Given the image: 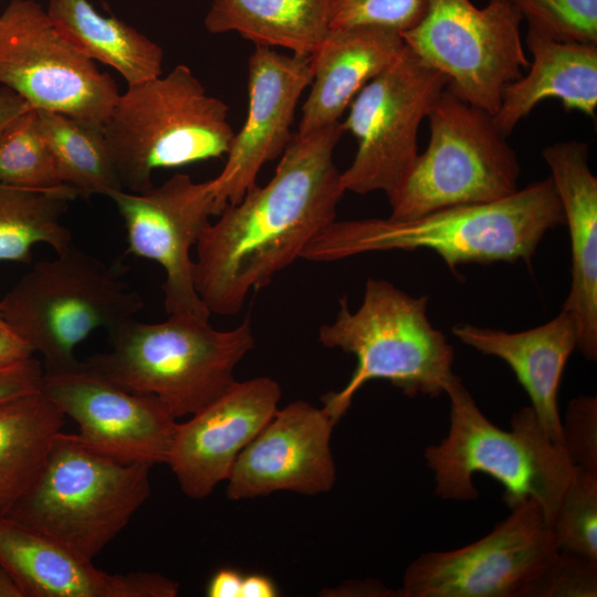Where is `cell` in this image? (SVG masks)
I'll use <instances>...</instances> for the list:
<instances>
[{
    "label": "cell",
    "mask_w": 597,
    "mask_h": 597,
    "mask_svg": "<svg viewBox=\"0 0 597 597\" xmlns=\"http://www.w3.org/2000/svg\"><path fill=\"white\" fill-rule=\"evenodd\" d=\"M549 527L558 552L597 561V472L574 468Z\"/></svg>",
    "instance_id": "30"
},
{
    "label": "cell",
    "mask_w": 597,
    "mask_h": 597,
    "mask_svg": "<svg viewBox=\"0 0 597 597\" xmlns=\"http://www.w3.org/2000/svg\"><path fill=\"white\" fill-rule=\"evenodd\" d=\"M311 55L283 54L255 46L248 62V114L234 134L221 172L212 178L221 211L239 202L256 182L261 168L283 154L303 92L312 82Z\"/></svg>",
    "instance_id": "16"
},
{
    "label": "cell",
    "mask_w": 597,
    "mask_h": 597,
    "mask_svg": "<svg viewBox=\"0 0 597 597\" xmlns=\"http://www.w3.org/2000/svg\"><path fill=\"white\" fill-rule=\"evenodd\" d=\"M42 392L78 426L77 441L122 463H167L177 418L157 397L129 391L85 362L44 371Z\"/></svg>",
    "instance_id": "15"
},
{
    "label": "cell",
    "mask_w": 597,
    "mask_h": 597,
    "mask_svg": "<svg viewBox=\"0 0 597 597\" xmlns=\"http://www.w3.org/2000/svg\"><path fill=\"white\" fill-rule=\"evenodd\" d=\"M0 185L40 191L67 186L55 172L34 108L0 132Z\"/></svg>",
    "instance_id": "29"
},
{
    "label": "cell",
    "mask_w": 597,
    "mask_h": 597,
    "mask_svg": "<svg viewBox=\"0 0 597 597\" xmlns=\"http://www.w3.org/2000/svg\"><path fill=\"white\" fill-rule=\"evenodd\" d=\"M77 196L70 186L40 191L0 185V262L30 263L39 243L55 253L69 248L72 233L62 217Z\"/></svg>",
    "instance_id": "27"
},
{
    "label": "cell",
    "mask_w": 597,
    "mask_h": 597,
    "mask_svg": "<svg viewBox=\"0 0 597 597\" xmlns=\"http://www.w3.org/2000/svg\"><path fill=\"white\" fill-rule=\"evenodd\" d=\"M107 333L109 350L85 363L129 391L157 397L176 418L227 391L237 365L255 345L248 317L229 331L182 315L159 323L132 318Z\"/></svg>",
    "instance_id": "5"
},
{
    "label": "cell",
    "mask_w": 597,
    "mask_h": 597,
    "mask_svg": "<svg viewBox=\"0 0 597 597\" xmlns=\"http://www.w3.org/2000/svg\"><path fill=\"white\" fill-rule=\"evenodd\" d=\"M0 84L35 109L103 128L119 91L73 46L34 0H11L0 14Z\"/></svg>",
    "instance_id": "12"
},
{
    "label": "cell",
    "mask_w": 597,
    "mask_h": 597,
    "mask_svg": "<svg viewBox=\"0 0 597 597\" xmlns=\"http://www.w3.org/2000/svg\"><path fill=\"white\" fill-rule=\"evenodd\" d=\"M451 331L463 344L484 355L495 356L512 368L527 392L544 431L561 447L559 383L565 365L578 344L573 316L562 310L549 322L516 333L472 324H457Z\"/></svg>",
    "instance_id": "21"
},
{
    "label": "cell",
    "mask_w": 597,
    "mask_h": 597,
    "mask_svg": "<svg viewBox=\"0 0 597 597\" xmlns=\"http://www.w3.org/2000/svg\"><path fill=\"white\" fill-rule=\"evenodd\" d=\"M39 126L60 181L80 196L109 197L124 190L116 172L103 128L64 114L36 109Z\"/></svg>",
    "instance_id": "28"
},
{
    "label": "cell",
    "mask_w": 597,
    "mask_h": 597,
    "mask_svg": "<svg viewBox=\"0 0 597 597\" xmlns=\"http://www.w3.org/2000/svg\"><path fill=\"white\" fill-rule=\"evenodd\" d=\"M4 317L44 360V371L76 366V347L144 307L121 271L73 243L34 263L0 300Z\"/></svg>",
    "instance_id": "7"
},
{
    "label": "cell",
    "mask_w": 597,
    "mask_h": 597,
    "mask_svg": "<svg viewBox=\"0 0 597 597\" xmlns=\"http://www.w3.org/2000/svg\"><path fill=\"white\" fill-rule=\"evenodd\" d=\"M243 576L233 568H220L209 579L208 597H240Z\"/></svg>",
    "instance_id": "37"
},
{
    "label": "cell",
    "mask_w": 597,
    "mask_h": 597,
    "mask_svg": "<svg viewBox=\"0 0 597 597\" xmlns=\"http://www.w3.org/2000/svg\"><path fill=\"white\" fill-rule=\"evenodd\" d=\"M342 122L295 133L273 177L228 205L196 243L195 285L211 314L239 313L252 290L269 285L336 220L346 192L334 150Z\"/></svg>",
    "instance_id": "1"
},
{
    "label": "cell",
    "mask_w": 597,
    "mask_h": 597,
    "mask_svg": "<svg viewBox=\"0 0 597 597\" xmlns=\"http://www.w3.org/2000/svg\"><path fill=\"white\" fill-rule=\"evenodd\" d=\"M150 468L94 453L61 431L39 478L6 516L94 559L149 498Z\"/></svg>",
    "instance_id": "8"
},
{
    "label": "cell",
    "mask_w": 597,
    "mask_h": 597,
    "mask_svg": "<svg viewBox=\"0 0 597 597\" xmlns=\"http://www.w3.org/2000/svg\"><path fill=\"white\" fill-rule=\"evenodd\" d=\"M0 563L23 597H175L179 584L161 574H111L93 559L22 523L0 516Z\"/></svg>",
    "instance_id": "19"
},
{
    "label": "cell",
    "mask_w": 597,
    "mask_h": 597,
    "mask_svg": "<svg viewBox=\"0 0 597 597\" xmlns=\"http://www.w3.org/2000/svg\"><path fill=\"white\" fill-rule=\"evenodd\" d=\"M484 537L452 551L429 552L406 568L401 597H522L558 549L538 503L514 506Z\"/></svg>",
    "instance_id": "13"
},
{
    "label": "cell",
    "mask_w": 597,
    "mask_h": 597,
    "mask_svg": "<svg viewBox=\"0 0 597 597\" xmlns=\"http://www.w3.org/2000/svg\"><path fill=\"white\" fill-rule=\"evenodd\" d=\"M43 374L34 357L0 366V404L41 390Z\"/></svg>",
    "instance_id": "35"
},
{
    "label": "cell",
    "mask_w": 597,
    "mask_h": 597,
    "mask_svg": "<svg viewBox=\"0 0 597 597\" xmlns=\"http://www.w3.org/2000/svg\"><path fill=\"white\" fill-rule=\"evenodd\" d=\"M448 83L406 46L359 91L342 122L357 142L350 166L341 172L345 191H383L388 199L397 191L419 155L420 124Z\"/></svg>",
    "instance_id": "11"
},
{
    "label": "cell",
    "mask_w": 597,
    "mask_h": 597,
    "mask_svg": "<svg viewBox=\"0 0 597 597\" xmlns=\"http://www.w3.org/2000/svg\"><path fill=\"white\" fill-rule=\"evenodd\" d=\"M527 29L557 41L597 44V0H511Z\"/></svg>",
    "instance_id": "31"
},
{
    "label": "cell",
    "mask_w": 597,
    "mask_h": 597,
    "mask_svg": "<svg viewBox=\"0 0 597 597\" xmlns=\"http://www.w3.org/2000/svg\"><path fill=\"white\" fill-rule=\"evenodd\" d=\"M203 23L213 34L312 55L331 30L329 0H211Z\"/></svg>",
    "instance_id": "24"
},
{
    "label": "cell",
    "mask_w": 597,
    "mask_h": 597,
    "mask_svg": "<svg viewBox=\"0 0 597 597\" xmlns=\"http://www.w3.org/2000/svg\"><path fill=\"white\" fill-rule=\"evenodd\" d=\"M563 224L564 211L547 177L500 200L415 219L335 220L306 244L301 259L331 262L369 252L428 249L451 270L520 260L530 266L546 232Z\"/></svg>",
    "instance_id": "2"
},
{
    "label": "cell",
    "mask_w": 597,
    "mask_h": 597,
    "mask_svg": "<svg viewBox=\"0 0 597 597\" xmlns=\"http://www.w3.org/2000/svg\"><path fill=\"white\" fill-rule=\"evenodd\" d=\"M228 114V105L207 94L184 64L128 85L103 126L123 188L145 192L156 169L227 155L234 137Z\"/></svg>",
    "instance_id": "6"
},
{
    "label": "cell",
    "mask_w": 597,
    "mask_h": 597,
    "mask_svg": "<svg viewBox=\"0 0 597 597\" xmlns=\"http://www.w3.org/2000/svg\"><path fill=\"white\" fill-rule=\"evenodd\" d=\"M405 48L400 33L391 29H331L311 55V90L296 133L307 134L341 122L359 91L390 66Z\"/></svg>",
    "instance_id": "22"
},
{
    "label": "cell",
    "mask_w": 597,
    "mask_h": 597,
    "mask_svg": "<svg viewBox=\"0 0 597 597\" xmlns=\"http://www.w3.org/2000/svg\"><path fill=\"white\" fill-rule=\"evenodd\" d=\"M336 422L322 408L295 400L272 419L237 458L226 494L239 501L277 491L317 495L333 489L336 467L331 450Z\"/></svg>",
    "instance_id": "17"
},
{
    "label": "cell",
    "mask_w": 597,
    "mask_h": 597,
    "mask_svg": "<svg viewBox=\"0 0 597 597\" xmlns=\"http://www.w3.org/2000/svg\"><path fill=\"white\" fill-rule=\"evenodd\" d=\"M428 297L412 296L383 279H368L360 306L350 312L339 300L333 323L320 327L318 339L356 357L348 383L321 398L323 409L337 422L355 394L368 381L384 379L406 396L431 398L446 392L454 378V350L428 318Z\"/></svg>",
    "instance_id": "4"
},
{
    "label": "cell",
    "mask_w": 597,
    "mask_h": 597,
    "mask_svg": "<svg viewBox=\"0 0 597 597\" xmlns=\"http://www.w3.org/2000/svg\"><path fill=\"white\" fill-rule=\"evenodd\" d=\"M281 396L270 377L235 380L177 423L167 464L185 495L205 499L228 479L239 454L277 411Z\"/></svg>",
    "instance_id": "18"
},
{
    "label": "cell",
    "mask_w": 597,
    "mask_h": 597,
    "mask_svg": "<svg viewBox=\"0 0 597 597\" xmlns=\"http://www.w3.org/2000/svg\"><path fill=\"white\" fill-rule=\"evenodd\" d=\"M427 118V149L388 199L389 218L415 219L449 207L492 202L519 190L516 154L492 114L446 87Z\"/></svg>",
    "instance_id": "9"
},
{
    "label": "cell",
    "mask_w": 597,
    "mask_h": 597,
    "mask_svg": "<svg viewBox=\"0 0 597 597\" xmlns=\"http://www.w3.org/2000/svg\"><path fill=\"white\" fill-rule=\"evenodd\" d=\"M532 55L527 73L506 86L498 112V128L509 136L536 105L557 98L566 111L595 118L597 108V44L557 42L527 29Z\"/></svg>",
    "instance_id": "23"
},
{
    "label": "cell",
    "mask_w": 597,
    "mask_h": 597,
    "mask_svg": "<svg viewBox=\"0 0 597 597\" xmlns=\"http://www.w3.org/2000/svg\"><path fill=\"white\" fill-rule=\"evenodd\" d=\"M277 589L272 579L261 574L243 576L240 597H275Z\"/></svg>",
    "instance_id": "39"
},
{
    "label": "cell",
    "mask_w": 597,
    "mask_h": 597,
    "mask_svg": "<svg viewBox=\"0 0 597 597\" xmlns=\"http://www.w3.org/2000/svg\"><path fill=\"white\" fill-rule=\"evenodd\" d=\"M64 417L42 390L0 404V516L39 478Z\"/></svg>",
    "instance_id": "26"
},
{
    "label": "cell",
    "mask_w": 597,
    "mask_h": 597,
    "mask_svg": "<svg viewBox=\"0 0 597 597\" xmlns=\"http://www.w3.org/2000/svg\"><path fill=\"white\" fill-rule=\"evenodd\" d=\"M108 198L124 221L127 252L163 268L166 313L209 321L211 313L196 290L190 252L210 217L220 214L212 179L196 182L175 174L145 192L119 190Z\"/></svg>",
    "instance_id": "14"
},
{
    "label": "cell",
    "mask_w": 597,
    "mask_h": 597,
    "mask_svg": "<svg viewBox=\"0 0 597 597\" xmlns=\"http://www.w3.org/2000/svg\"><path fill=\"white\" fill-rule=\"evenodd\" d=\"M0 597H23L10 573L0 563Z\"/></svg>",
    "instance_id": "40"
},
{
    "label": "cell",
    "mask_w": 597,
    "mask_h": 597,
    "mask_svg": "<svg viewBox=\"0 0 597 597\" xmlns=\"http://www.w3.org/2000/svg\"><path fill=\"white\" fill-rule=\"evenodd\" d=\"M565 596H597V561L558 552L522 594V597Z\"/></svg>",
    "instance_id": "33"
},
{
    "label": "cell",
    "mask_w": 597,
    "mask_h": 597,
    "mask_svg": "<svg viewBox=\"0 0 597 597\" xmlns=\"http://www.w3.org/2000/svg\"><path fill=\"white\" fill-rule=\"evenodd\" d=\"M60 33L80 52L116 70L127 85L163 74L160 45L88 0H50L46 9Z\"/></svg>",
    "instance_id": "25"
},
{
    "label": "cell",
    "mask_w": 597,
    "mask_h": 597,
    "mask_svg": "<svg viewBox=\"0 0 597 597\" xmlns=\"http://www.w3.org/2000/svg\"><path fill=\"white\" fill-rule=\"evenodd\" d=\"M426 0H329V28L374 25L398 31L422 18Z\"/></svg>",
    "instance_id": "32"
},
{
    "label": "cell",
    "mask_w": 597,
    "mask_h": 597,
    "mask_svg": "<svg viewBox=\"0 0 597 597\" xmlns=\"http://www.w3.org/2000/svg\"><path fill=\"white\" fill-rule=\"evenodd\" d=\"M522 14L511 0H426L422 18L400 33L422 62L447 76L448 88L494 115L506 86L527 71Z\"/></svg>",
    "instance_id": "10"
},
{
    "label": "cell",
    "mask_w": 597,
    "mask_h": 597,
    "mask_svg": "<svg viewBox=\"0 0 597 597\" xmlns=\"http://www.w3.org/2000/svg\"><path fill=\"white\" fill-rule=\"evenodd\" d=\"M558 195L572 251V283L562 310L577 326L578 350L597 358V178L589 149L579 140L557 142L542 150Z\"/></svg>",
    "instance_id": "20"
},
{
    "label": "cell",
    "mask_w": 597,
    "mask_h": 597,
    "mask_svg": "<svg viewBox=\"0 0 597 597\" xmlns=\"http://www.w3.org/2000/svg\"><path fill=\"white\" fill-rule=\"evenodd\" d=\"M33 107L6 86H0V132L15 117ZM35 109V108H34Z\"/></svg>",
    "instance_id": "38"
},
{
    "label": "cell",
    "mask_w": 597,
    "mask_h": 597,
    "mask_svg": "<svg viewBox=\"0 0 597 597\" xmlns=\"http://www.w3.org/2000/svg\"><path fill=\"white\" fill-rule=\"evenodd\" d=\"M561 447L575 467L597 472V398L570 400L562 422Z\"/></svg>",
    "instance_id": "34"
},
{
    "label": "cell",
    "mask_w": 597,
    "mask_h": 597,
    "mask_svg": "<svg viewBox=\"0 0 597 597\" xmlns=\"http://www.w3.org/2000/svg\"><path fill=\"white\" fill-rule=\"evenodd\" d=\"M33 354L30 344L4 317L0 304V366L29 359Z\"/></svg>",
    "instance_id": "36"
},
{
    "label": "cell",
    "mask_w": 597,
    "mask_h": 597,
    "mask_svg": "<svg viewBox=\"0 0 597 597\" xmlns=\"http://www.w3.org/2000/svg\"><path fill=\"white\" fill-rule=\"evenodd\" d=\"M444 394L450 401L448 434L423 453L433 473L434 494L443 500H475L479 492L472 476L486 473L503 485V501L510 509L533 499L549 525L575 465L548 438L533 408L513 413L506 431L482 413L457 375Z\"/></svg>",
    "instance_id": "3"
}]
</instances>
